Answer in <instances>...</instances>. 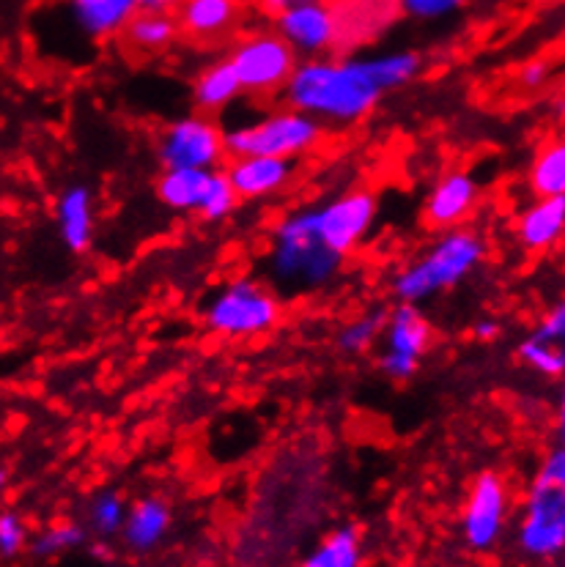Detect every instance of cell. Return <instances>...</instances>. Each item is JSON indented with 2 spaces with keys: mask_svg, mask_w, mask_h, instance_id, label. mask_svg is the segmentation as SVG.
Segmentation results:
<instances>
[{
  "mask_svg": "<svg viewBox=\"0 0 565 567\" xmlns=\"http://www.w3.org/2000/svg\"><path fill=\"white\" fill-rule=\"evenodd\" d=\"M423 58L412 50L371 58H314L297 63L286 85L288 104L321 124L366 118L388 91L403 89L420 74Z\"/></svg>",
  "mask_w": 565,
  "mask_h": 567,
  "instance_id": "1",
  "label": "cell"
},
{
  "mask_svg": "<svg viewBox=\"0 0 565 567\" xmlns=\"http://www.w3.org/2000/svg\"><path fill=\"white\" fill-rule=\"evenodd\" d=\"M486 258V241L470 228H451L431 245L425 256L401 271L393 282V291L401 302L418 305L423 299L451 291L461 280L472 275Z\"/></svg>",
  "mask_w": 565,
  "mask_h": 567,
  "instance_id": "2",
  "label": "cell"
},
{
  "mask_svg": "<svg viewBox=\"0 0 565 567\" xmlns=\"http://www.w3.org/2000/svg\"><path fill=\"white\" fill-rule=\"evenodd\" d=\"M343 258L319 239L310 208L282 217L275 228L273 271L291 291H316L336 277Z\"/></svg>",
  "mask_w": 565,
  "mask_h": 567,
  "instance_id": "3",
  "label": "cell"
},
{
  "mask_svg": "<svg viewBox=\"0 0 565 567\" xmlns=\"http://www.w3.org/2000/svg\"><path fill=\"white\" fill-rule=\"evenodd\" d=\"M226 135L228 156H275V159H297L314 152L321 141V124L299 110H275L261 121L242 124Z\"/></svg>",
  "mask_w": 565,
  "mask_h": 567,
  "instance_id": "4",
  "label": "cell"
},
{
  "mask_svg": "<svg viewBox=\"0 0 565 567\" xmlns=\"http://www.w3.org/2000/svg\"><path fill=\"white\" fill-rule=\"evenodd\" d=\"M280 302L269 288L250 277L230 280L226 288L217 291V297L206 305L204 323L209 332L220 338H256L267 334L269 329L278 327Z\"/></svg>",
  "mask_w": 565,
  "mask_h": 567,
  "instance_id": "5",
  "label": "cell"
},
{
  "mask_svg": "<svg viewBox=\"0 0 565 567\" xmlns=\"http://www.w3.org/2000/svg\"><path fill=\"white\" fill-rule=\"evenodd\" d=\"M228 63L239 78L242 94L275 96L286 91L299 61L278 31H256L234 44Z\"/></svg>",
  "mask_w": 565,
  "mask_h": 567,
  "instance_id": "6",
  "label": "cell"
},
{
  "mask_svg": "<svg viewBox=\"0 0 565 567\" xmlns=\"http://www.w3.org/2000/svg\"><path fill=\"white\" fill-rule=\"evenodd\" d=\"M226 156V135L212 115H187L171 124L160 141V159L165 167L217 171Z\"/></svg>",
  "mask_w": 565,
  "mask_h": 567,
  "instance_id": "7",
  "label": "cell"
},
{
  "mask_svg": "<svg viewBox=\"0 0 565 567\" xmlns=\"http://www.w3.org/2000/svg\"><path fill=\"white\" fill-rule=\"evenodd\" d=\"M382 338L384 354L379 360V368L393 381H407L418 373L420 360L429 354L434 327L420 312L418 305L401 302V308H396L390 318H384Z\"/></svg>",
  "mask_w": 565,
  "mask_h": 567,
  "instance_id": "8",
  "label": "cell"
},
{
  "mask_svg": "<svg viewBox=\"0 0 565 567\" xmlns=\"http://www.w3.org/2000/svg\"><path fill=\"white\" fill-rule=\"evenodd\" d=\"M379 200L371 189H351L327 206L310 208L319 239L340 258L355 252L377 219Z\"/></svg>",
  "mask_w": 565,
  "mask_h": 567,
  "instance_id": "9",
  "label": "cell"
},
{
  "mask_svg": "<svg viewBox=\"0 0 565 567\" xmlns=\"http://www.w3.org/2000/svg\"><path fill=\"white\" fill-rule=\"evenodd\" d=\"M508 511L511 494L503 474H477L470 485V494H466L464 502V516H461V529H464L466 546L475 548V551H489V548H494V543H497L505 532Z\"/></svg>",
  "mask_w": 565,
  "mask_h": 567,
  "instance_id": "10",
  "label": "cell"
},
{
  "mask_svg": "<svg viewBox=\"0 0 565 567\" xmlns=\"http://www.w3.org/2000/svg\"><path fill=\"white\" fill-rule=\"evenodd\" d=\"M518 546L535 559H552L565 546V488L533 485L518 524Z\"/></svg>",
  "mask_w": 565,
  "mask_h": 567,
  "instance_id": "11",
  "label": "cell"
},
{
  "mask_svg": "<svg viewBox=\"0 0 565 567\" xmlns=\"http://www.w3.org/2000/svg\"><path fill=\"white\" fill-rule=\"evenodd\" d=\"M278 33L294 52L321 55L340 44V9L330 0H308L275 17Z\"/></svg>",
  "mask_w": 565,
  "mask_h": 567,
  "instance_id": "12",
  "label": "cell"
},
{
  "mask_svg": "<svg viewBox=\"0 0 565 567\" xmlns=\"http://www.w3.org/2000/svg\"><path fill=\"white\" fill-rule=\"evenodd\" d=\"M230 189L239 200H258L280 193L294 176L291 159L275 156H230L226 171Z\"/></svg>",
  "mask_w": 565,
  "mask_h": 567,
  "instance_id": "13",
  "label": "cell"
},
{
  "mask_svg": "<svg viewBox=\"0 0 565 567\" xmlns=\"http://www.w3.org/2000/svg\"><path fill=\"white\" fill-rule=\"evenodd\" d=\"M481 189L466 171H451L434 184L425 200V223L436 230L459 228L475 212Z\"/></svg>",
  "mask_w": 565,
  "mask_h": 567,
  "instance_id": "14",
  "label": "cell"
},
{
  "mask_svg": "<svg viewBox=\"0 0 565 567\" xmlns=\"http://www.w3.org/2000/svg\"><path fill=\"white\" fill-rule=\"evenodd\" d=\"M173 14L184 37L215 42L234 31L242 17V0H178Z\"/></svg>",
  "mask_w": 565,
  "mask_h": 567,
  "instance_id": "15",
  "label": "cell"
},
{
  "mask_svg": "<svg viewBox=\"0 0 565 567\" xmlns=\"http://www.w3.org/2000/svg\"><path fill=\"white\" fill-rule=\"evenodd\" d=\"M565 230V195L538 198L518 217L516 234L524 250L546 252L563 239Z\"/></svg>",
  "mask_w": 565,
  "mask_h": 567,
  "instance_id": "16",
  "label": "cell"
},
{
  "mask_svg": "<svg viewBox=\"0 0 565 567\" xmlns=\"http://www.w3.org/2000/svg\"><path fill=\"white\" fill-rule=\"evenodd\" d=\"M217 171H195V167H165L157 184V198L171 212H198L215 187Z\"/></svg>",
  "mask_w": 565,
  "mask_h": 567,
  "instance_id": "17",
  "label": "cell"
},
{
  "mask_svg": "<svg viewBox=\"0 0 565 567\" xmlns=\"http://www.w3.org/2000/svg\"><path fill=\"white\" fill-rule=\"evenodd\" d=\"M171 511L163 499L157 496H146V499L135 502L126 507L124 524H121V535L132 551H152L163 537L168 535Z\"/></svg>",
  "mask_w": 565,
  "mask_h": 567,
  "instance_id": "18",
  "label": "cell"
},
{
  "mask_svg": "<svg viewBox=\"0 0 565 567\" xmlns=\"http://www.w3.org/2000/svg\"><path fill=\"white\" fill-rule=\"evenodd\" d=\"M137 9H141L137 0H69L74 25L94 39L115 37L124 31Z\"/></svg>",
  "mask_w": 565,
  "mask_h": 567,
  "instance_id": "19",
  "label": "cell"
},
{
  "mask_svg": "<svg viewBox=\"0 0 565 567\" xmlns=\"http://www.w3.org/2000/svg\"><path fill=\"white\" fill-rule=\"evenodd\" d=\"M124 42L137 52H163L178 39V22L173 11L137 9L124 25Z\"/></svg>",
  "mask_w": 565,
  "mask_h": 567,
  "instance_id": "20",
  "label": "cell"
},
{
  "mask_svg": "<svg viewBox=\"0 0 565 567\" xmlns=\"http://www.w3.org/2000/svg\"><path fill=\"white\" fill-rule=\"evenodd\" d=\"M58 228L63 245L72 252H85L94 239V212L91 193L85 187H69L58 200Z\"/></svg>",
  "mask_w": 565,
  "mask_h": 567,
  "instance_id": "21",
  "label": "cell"
},
{
  "mask_svg": "<svg viewBox=\"0 0 565 567\" xmlns=\"http://www.w3.org/2000/svg\"><path fill=\"white\" fill-rule=\"evenodd\" d=\"M239 96H242V85H239V78H236L234 66L228 63V58L206 66L204 72L198 74V80H195L193 100H195V107H198L204 115L223 113V110H226L234 100H239Z\"/></svg>",
  "mask_w": 565,
  "mask_h": 567,
  "instance_id": "22",
  "label": "cell"
},
{
  "mask_svg": "<svg viewBox=\"0 0 565 567\" xmlns=\"http://www.w3.org/2000/svg\"><path fill=\"white\" fill-rule=\"evenodd\" d=\"M362 537L357 526H338L325 537L299 567H360Z\"/></svg>",
  "mask_w": 565,
  "mask_h": 567,
  "instance_id": "23",
  "label": "cell"
},
{
  "mask_svg": "<svg viewBox=\"0 0 565 567\" xmlns=\"http://www.w3.org/2000/svg\"><path fill=\"white\" fill-rule=\"evenodd\" d=\"M530 189L538 198L565 195V146L563 141H549L535 154L530 167Z\"/></svg>",
  "mask_w": 565,
  "mask_h": 567,
  "instance_id": "24",
  "label": "cell"
},
{
  "mask_svg": "<svg viewBox=\"0 0 565 567\" xmlns=\"http://www.w3.org/2000/svg\"><path fill=\"white\" fill-rule=\"evenodd\" d=\"M382 312H368V316L355 318V321L346 323V327L340 329L338 349L343 351V354H362V351H368L379 338H382Z\"/></svg>",
  "mask_w": 565,
  "mask_h": 567,
  "instance_id": "25",
  "label": "cell"
},
{
  "mask_svg": "<svg viewBox=\"0 0 565 567\" xmlns=\"http://www.w3.org/2000/svg\"><path fill=\"white\" fill-rule=\"evenodd\" d=\"M518 360L530 364L533 370H538L541 375H549V379H561L565 370V354L561 343H546L530 334L522 346H518Z\"/></svg>",
  "mask_w": 565,
  "mask_h": 567,
  "instance_id": "26",
  "label": "cell"
},
{
  "mask_svg": "<svg viewBox=\"0 0 565 567\" xmlns=\"http://www.w3.org/2000/svg\"><path fill=\"white\" fill-rule=\"evenodd\" d=\"M85 543V529L80 524H55L50 529L39 532L37 540L31 543V551L37 557H58L63 551H72V548L83 546Z\"/></svg>",
  "mask_w": 565,
  "mask_h": 567,
  "instance_id": "27",
  "label": "cell"
},
{
  "mask_svg": "<svg viewBox=\"0 0 565 567\" xmlns=\"http://www.w3.org/2000/svg\"><path fill=\"white\" fill-rule=\"evenodd\" d=\"M124 516H126L124 499H121L119 494H113V491H105V494H100L94 502H91L89 518L96 535L111 537L115 532H121Z\"/></svg>",
  "mask_w": 565,
  "mask_h": 567,
  "instance_id": "28",
  "label": "cell"
},
{
  "mask_svg": "<svg viewBox=\"0 0 565 567\" xmlns=\"http://www.w3.org/2000/svg\"><path fill=\"white\" fill-rule=\"evenodd\" d=\"M236 204H239V198H236V193L230 189L226 173L217 171L215 187H212L209 198H206L204 208H201V217H206L209 223H217V219H226L228 214L236 208Z\"/></svg>",
  "mask_w": 565,
  "mask_h": 567,
  "instance_id": "29",
  "label": "cell"
},
{
  "mask_svg": "<svg viewBox=\"0 0 565 567\" xmlns=\"http://www.w3.org/2000/svg\"><path fill=\"white\" fill-rule=\"evenodd\" d=\"M28 529L25 520L17 516L14 511L0 513V557H17L25 548Z\"/></svg>",
  "mask_w": 565,
  "mask_h": 567,
  "instance_id": "30",
  "label": "cell"
},
{
  "mask_svg": "<svg viewBox=\"0 0 565 567\" xmlns=\"http://www.w3.org/2000/svg\"><path fill=\"white\" fill-rule=\"evenodd\" d=\"M398 3L414 20H442V17L461 9L466 0H398Z\"/></svg>",
  "mask_w": 565,
  "mask_h": 567,
  "instance_id": "31",
  "label": "cell"
},
{
  "mask_svg": "<svg viewBox=\"0 0 565 567\" xmlns=\"http://www.w3.org/2000/svg\"><path fill=\"white\" fill-rule=\"evenodd\" d=\"M533 485H544V488H565V450L557 447L546 455L544 466L535 474Z\"/></svg>",
  "mask_w": 565,
  "mask_h": 567,
  "instance_id": "32",
  "label": "cell"
},
{
  "mask_svg": "<svg viewBox=\"0 0 565 567\" xmlns=\"http://www.w3.org/2000/svg\"><path fill=\"white\" fill-rule=\"evenodd\" d=\"M533 338L546 340V343L563 346V338H565V308L563 305H557V308H552L544 318H541L538 327H535V332H533Z\"/></svg>",
  "mask_w": 565,
  "mask_h": 567,
  "instance_id": "33",
  "label": "cell"
},
{
  "mask_svg": "<svg viewBox=\"0 0 565 567\" xmlns=\"http://www.w3.org/2000/svg\"><path fill=\"white\" fill-rule=\"evenodd\" d=\"M472 334H475L477 340H494V338H500V323L483 318V321H477L475 327H472Z\"/></svg>",
  "mask_w": 565,
  "mask_h": 567,
  "instance_id": "34",
  "label": "cell"
},
{
  "mask_svg": "<svg viewBox=\"0 0 565 567\" xmlns=\"http://www.w3.org/2000/svg\"><path fill=\"white\" fill-rule=\"evenodd\" d=\"M299 3H308V0H261L264 11H267V14H273V17H278L280 11L291 9V6H299Z\"/></svg>",
  "mask_w": 565,
  "mask_h": 567,
  "instance_id": "35",
  "label": "cell"
},
{
  "mask_svg": "<svg viewBox=\"0 0 565 567\" xmlns=\"http://www.w3.org/2000/svg\"><path fill=\"white\" fill-rule=\"evenodd\" d=\"M544 74H546V69L541 66V63H533V66L524 69V83H527V85L541 83V80H544Z\"/></svg>",
  "mask_w": 565,
  "mask_h": 567,
  "instance_id": "36",
  "label": "cell"
},
{
  "mask_svg": "<svg viewBox=\"0 0 565 567\" xmlns=\"http://www.w3.org/2000/svg\"><path fill=\"white\" fill-rule=\"evenodd\" d=\"M141 3V9H163V11H171L176 9L178 0H137Z\"/></svg>",
  "mask_w": 565,
  "mask_h": 567,
  "instance_id": "37",
  "label": "cell"
},
{
  "mask_svg": "<svg viewBox=\"0 0 565 567\" xmlns=\"http://www.w3.org/2000/svg\"><path fill=\"white\" fill-rule=\"evenodd\" d=\"M94 557L111 559V551H107V546H94Z\"/></svg>",
  "mask_w": 565,
  "mask_h": 567,
  "instance_id": "38",
  "label": "cell"
},
{
  "mask_svg": "<svg viewBox=\"0 0 565 567\" xmlns=\"http://www.w3.org/2000/svg\"><path fill=\"white\" fill-rule=\"evenodd\" d=\"M6 483H9V472H6V468H0V494L6 491Z\"/></svg>",
  "mask_w": 565,
  "mask_h": 567,
  "instance_id": "39",
  "label": "cell"
}]
</instances>
